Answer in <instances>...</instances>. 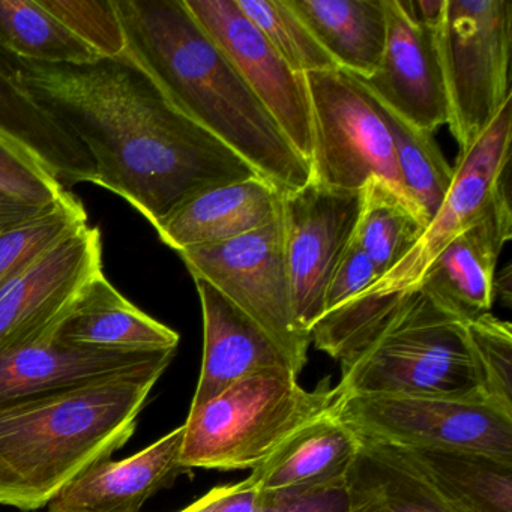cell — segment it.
I'll return each mask as SVG.
<instances>
[{
  "mask_svg": "<svg viewBox=\"0 0 512 512\" xmlns=\"http://www.w3.org/2000/svg\"><path fill=\"white\" fill-rule=\"evenodd\" d=\"M338 70L367 79L385 52V0H287Z\"/></svg>",
  "mask_w": 512,
  "mask_h": 512,
  "instance_id": "cb8c5ba5",
  "label": "cell"
},
{
  "mask_svg": "<svg viewBox=\"0 0 512 512\" xmlns=\"http://www.w3.org/2000/svg\"><path fill=\"white\" fill-rule=\"evenodd\" d=\"M307 83L313 116V181L356 193L376 178L407 199L391 136L370 92L341 70L308 74Z\"/></svg>",
  "mask_w": 512,
  "mask_h": 512,
  "instance_id": "9c48e42d",
  "label": "cell"
},
{
  "mask_svg": "<svg viewBox=\"0 0 512 512\" xmlns=\"http://www.w3.org/2000/svg\"><path fill=\"white\" fill-rule=\"evenodd\" d=\"M425 227L424 218L406 197L380 179L368 181L353 238L373 262L379 280L415 247Z\"/></svg>",
  "mask_w": 512,
  "mask_h": 512,
  "instance_id": "484cf974",
  "label": "cell"
},
{
  "mask_svg": "<svg viewBox=\"0 0 512 512\" xmlns=\"http://www.w3.org/2000/svg\"><path fill=\"white\" fill-rule=\"evenodd\" d=\"M283 194L265 179H247L202 191L182 203L155 230L178 251L220 244L268 226L281 215Z\"/></svg>",
  "mask_w": 512,
  "mask_h": 512,
  "instance_id": "ffe728a7",
  "label": "cell"
},
{
  "mask_svg": "<svg viewBox=\"0 0 512 512\" xmlns=\"http://www.w3.org/2000/svg\"><path fill=\"white\" fill-rule=\"evenodd\" d=\"M17 65L35 100L88 151L95 185L122 197L154 229L196 194L259 176L179 112L125 53L83 65Z\"/></svg>",
  "mask_w": 512,
  "mask_h": 512,
  "instance_id": "6da1fadb",
  "label": "cell"
},
{
  "mask_svg": "<svg viewBox=\"0 0 512 512\" xmlns=\"http://www.w3.org/2000/svg\"><path fill=\"white\" fill-rule=\"evenodd\" d=\"M377 280L379 275L374 269L373 262L368 259L361 245L353 238L329 281L325 301H323V313L352 301L353 298L370 289Z\"/></svg>",
  "mask_w": 512,
  "mask_h": 512,
  "instance_id": "e575fe53",
  "label": "cell"
},
{
  "mask_svg": "<svg viewBox=\"0 0 512 512\" xmlns=\"http://www.w3.org/2000/svg\"><path fill=\"white\" fill-rule=\"evenodd\" d=\"M0 47L20 61L83 65L101 59L38 0H0Z\"/></svg>",
  "mask_w": 512,
  "mask_h": 512,
  "instance_id": "4316f807",
  "label": "cell"
},
{
  "mask_svg": "<svg viewBox=\"0 0 512 512\" xmlns=\"http://www.w3.org/2000/svg\"><path fill=\"white\" fill-rule=\"evenodd\" d=\"M362 191L332 190L311 179L283 196L281 223L293 316L310 337L322 317L332 274L355 235Z\"/></svg>",
  "mask_w": 512,
  "mask_h": 512,
  "instance_id": "8fae6325",
  "label": "cell"
},
{
  "mask_svg": "<svg viewBox=\"0 0 512 512\" xmlns=\"http://www.w3.org/2000/svg\"><path fill=\"white\" fill-rule=\"evenodd\" d=\"M332 410L362 439L410 451H473L512 460V412L496 404L370 394L337 398Z\"/></svg>",
  "mask_w": 512,
  "mask_h": 512,
  "instance_id": "ba28073f",
  "label": "cell"
},
{
  "mask_svg": "<svg viewBox=\"0 0 512 512\" xmlns=\"http://www.w3.org/2000/svg\"><path fill=\"white\" fill-rule=\"evenodd\" d=\"M166 367L0 409V505L37 511L136 431Z\"/></svg>",
  "mask_w": 512,
  "mask_h": 512,
  "instance_id": "3957f363",
  "label": "cell"
},
{
  "mask_svg": "<svg viewBox=\"0 0 512 512\" xmlns=\"http://www.w3.org/2000/svg\"><path fill=\"white\" fill-rule=\"evenodd\" d=\"M136 62L167 100L214 134L281 194L313 179L271 113L203 31L184 0H115Z\"/></svg>",
  "mask_w": 512,
  "mask_h": 512,
  "instance_id": "7a4b0ae2",
  "label": "cell"
},
{
  "mask_svg": "<svg viewBox=\"0 0 512 512\" xmlns=\"http://www.w3.org/2000/svg\"><path fill=\"white\" fill-rule=\"evenodd\" d=\"M101 274V232L88 224L0 293V353L52 337Z\"/></svg>",
  "mask_w": 512,
  "mask_h": 512,
  "instance_id": "4fadbf2b",
  "label": "cell"
},
{
  "mask_svg": "<svg viewBox=\"0 0 512 512\" xmlns=\"http://www.w3.org/2000/svg\"><path fill=\"white\" fill-rule=\"evenodd\" d=\"M466 323L422 290L409 293L383 328L341 361L337 398L385 394L490 403Z\"/></svg>",
  "mask_w": 512,
  "mask_h": 512,
  "instance_id": "277c9868",
  "label": "cell"
},
{
  "mask_svg": "<svg viewBox=\"0 0 512 512\" xmlns=\"http://www.w3.org/2000/svg\"><path fill=\"white\" fill-rule=\"evenodd\" d=\"M349 512H463L407 449L362 439L346 475Z\"/></svg>",
  "mask_w": 512,
  "mask_h": 512,
  "instance_id": "7402d4cb",
  "label": "cell"
},
{
  "mask_svg": "<svg viewBox=\"0 0 512 512\" xmlns=\"http://www.w3.org/2000/svg\"><path fill=\"white\" fill-rule=\"evenodd\" d=\"M203 31L220 47L248 88L271 113L293 148L311 166L313 116L307 76L272 49L235 0H184Z\"/></svg>",
  "mask_w": 512,
  "mask_h": 512,
  "instance_id": "7c38bea8",
  "label": "cell"
},
{
  "mask_svg": "<svg viewBox=\"0 0 512 512\" xmlns=\"http://www.w3.org/2000/svg\"><path fill=\"white\" fill-rule=\"evenodd\" d=\"M385 52L379 67L359 83L386 109L433 134L448 125L449 106L437 29L419 22L409 0H385Z\"/></svg>",
  "mask_w": 512,
  "mask_h": 512,
  "instance_id": "5bb4252c",
  "label": "cell"
},
{
  "mask_svg": "<svg viewBox=\"0 0 512 512\" xmlns=\"http://www.w3.org/2000/svg\"><path fill=\"white\" fill-rule=\"evenodd\" d=\"M511 238L512 212L505 187L481 218L443 248L418 289L464 322L490 313L497 260Z\"/></svg>",
  "mask_w": 512,
  "mask_h": 512,
  "instance_id": "2e32d148",
  "label": "cell"
},
{
  "mask_svg": "<svg viewBox=\"0 0 512 512\" xmlns=\"http://www.w3.org/2000/svg\"><path fill=\"white\" fill-rule=\"evenodd\" d=\"M466 326L485 398L512 412L511 323L485 313Z\"/></svg>",
  "mask_w": 512,
  "mask_h": 512,
  "instance_id": "4dcf8cb0",
  "label": "cell"
},
{
  "mask_svg": "<svg viewBox=\"0 0 512 512\" xmlns=\"http://www.w3.org/2000/svg\"><path fill=\"white\" fill-rule=\"evenodd\" d=\"M335 401L334 388L307 391L290 368L257 371L190 410L182 466L188 472L254 470Z\"/></svg>",
  "mask_w": 512,
  "mask_h": 512,
  "instance_id": "5b68a950",
  "label": "cell"
},
{
  "mask_svg": "<svg viewBox=\"0 0 512 512\" xmlns=\"http://www.w3.org/2000/svg\"><path fill=\"white\" fill-rule=\"evenodd\" d=\"M77 40L100 58H119L127 50L115 0H38Z\"/></svg>",
  "mask_w": 512,
  "mask_h": 512,
  "instance_id": "1f68e13d",
  "label": "cell"
},
{
  "mask_svg": "<svg viewBox=\"0 0 512 512\" xmlns=\"http://www.w3.org/2000/svg\"><path fill=\"white\" fill-rule=\"evenodd\" d=\"M361 445L362 437L331 406L290 436L248 478L260 490L334 484L346 479Z\"/></svg>",
  "mask_w": 512,
  "mask_h": 512,
  "instance_id": "603a6c76",
  "label": "cell"
},
{
  "mask_svg": "<svg viewBox=\"0 0 512 512\" xmlns=\"http://www.w3.org/2000/svg\"><path fill=\"white\" fill-rule=\"evenodd\" d=\"M178 254L193 278L211 284L268 332L299 376L311 337L293 316L281 215L247 235L184 248Z\"/></svg>",
  "mask_w": 512,
  "mask_h": 512,
  "instance_id": "30bf717a",
  "label": "cell"
},
{
  "mask_svg": "<svg viewBox=\"0 0 512 512\" xmlns=\"http://www.w3.org/2000/svg\"><path fill=\"white\" fill-rule=\"evenodd\" d=\"M50 338L121 353L176 352L179 344L178 332L128 301L104 274L83 290Z\"/></svg>",
  "mask_w": 512,
  "mask_h": 512,
  "instance_id": "44dd1931",
  "label": "cell"
},
{
  "mask_svg": "<svg viewBox=\"0 0 512 512\" xmlns=\"http://www.w3.org/2000/svg\"><path fill=\"white\" fill-rule=\"evenodd\" d=\"M67 188L31 158L0 140V193L32 206L55 205Z\"/></svg>",
  "mask_w": 512,
  "mask_h": 512,
  "instance_id": "d6a6232c",
  "label": "cell"
},
{
  "mask_svg": "<svg viewBox=\"0 0 512 512\" xmlns=\"http://www.w3.org/2000/svg\"><path fill=\"white\" fill-rule=\"evenodd\" d=\"M437 44L448 95V127L461 152L512 97V2L445 0Z\"/></svg>",
  "mask_w": 512,
  "mask_h": 512,
  "instance_id": "8992f818",
  "label": "cell"
},
{
  "mask_svg": "<svg viewBox=\"0 0 512 512\" xmlns=\"http://www.w3.org/2000/svg\"><path fill=\"white\" fill-rule=\"evenodd\" d=\"M256 512H349L346 479L320 487L262 490Z\"/></svg>",
  "mask_w": 512,
  "mask_h": 512,
  "instance_id": "836d02e7",
  "label": "cell"
},
{
  "mask_svg": "<svg viewBox=\"0 0 512 512\" xmlns=\"http://www.w3.org/2000/svg\"><path fill=\"white\" fill-rule=\"evenodd\" d=\"M511 101L512 97L502 104L469 148L458 152L451 188L415 247L385 277L346 304L389 319L404 298L418 290L425 271L443 248L490 208L506 187L512 142Z\"/></svg>",
  "mask_w": 512,
  "mask_h": 512,
  "instance_id": "52a82bcc",
  "label": "cell"
},
{
  "mask_svg": "<svg viewBox=\"0 0 512 512\" xmlns=\"http://www.w3.org/2000/svg\"><path fill=\"white\" fill-rule=\"evenodd\" d=\"M55 205L41 208V206L28 205V203L20 202V200L14 199V197L0 193V232L26 223V221L32 220V218L49 211V209L53 208Z\"/></svg>",
  "mask_w": 512,
  "mask_h": 512,
  "instance_id": "8d00e7d4",
  "label": "cell"
},
{
  "mask_svg": "<svg viewBox=\"0 0 512 512\" xmlns=\"http://www.w3.org/2000/svg\"><path fill=\"white\" fill-rule=\"evenodd\" d=\"M175 352L121 353L55 338L0 353V409L125 374L169 367Z\"/></svg>",
  "mask_w": 512,
  "mask_h": 512,
  "instance_id": "9a60e30c",
  "label": "cell"
},
{
  "mask_svg": "<svg viewBox=\"0 0 512 512\" xmlns=\"http://www.w3.org/2000/svg\"><path fill=\"white\" fill-rule=\"evenodd\" d=\"M376 104L394 145L407 199L418 209L428 226L451 188L454 167L449 166L443 157L433 134L407 124L377 100Z\"/></svg>",
  "mask_w": 512,
  "mask_h": 512,
  "instance_id": "83f0119b",
  "label": "cell"
},
{
  "mask_svg": "<svg viewBox=\"0 0 512 512\" xmlns=\"http://www.w3.org/2000/svg\"><path fill=\"white\" fill-rule=\"evenodd\" d=\"M407 451L463 512H512V460L473 451Z\"/></svg>",
  "mask_w": 512,
  "mask_h": 512,
  "instance_id": "d4e9b609",
  "label": "cell"
},
{
  "mask_svg": "<svg viewBox=\"0 0 512 512\" xmlns=\"http://www.w3.org/2000/svg\"><path fill=\"white\" fill-rule=\"evenodd\" d=\"M260 491L259 485L247 478L236 484L212 488L205 496L178 512H256Z\"/></svg>",
  "mask_w": 512,
  "mask_h": 512,
  "instance_id": "d590c367",
  "label": "cell"
},
{
  "mask_svg": "<svg viewBox=\"0 0 512 512\" xmlns=\"http://www.w3.org/2000/svg\"><path fill=\"white\" fill-rule=\"evenodd\" d=\"M184 425L133 457L104 460L65 487L47 512H140L146 500L169 487L181 473Z\"/></svg>",
  "mask_w": 512,
  "mask_h": 512,
  "instance_id": "ac0fdd59",
  "label": "cell"
},
{
  "mask_svg": "<svg viewBox=\"0 0 512 512\" xmlns=\"http://www.w3.org/2000/svg\"><path fill=\"white\" fill-rule=\"evenodd\" d=\"M19 59L0 47V140L43 167L65 188L97 184V169L82 143L26 89Z\"/></svg>",
  "mask_w": 512,
  "mask_h": 512,
  "instance_id": "d6986e66",
  "label": "cell"
},
{
  "mask_svg": "<svg viewBox=\"0 0 512 512\" xmlns=\"http://www.w3.org/2000/svg\"><path fill=\"white\" fill-rule=\"evenodd\" d=\"M85 226L88 212L68 190L49 211L0 232V293Z\"/></svg>",
  "mask_w": 512,
  "mask_h": 512,
  "instance_id": "f1b7e54d",
  "label": "cell"
},
{
  "mask_svg": "<svg viewBox=\"0 0 512 512\" xmlns=\"http://www.w3.org/2000/svg\"><path fill=\"white\" fill-rule=\"evenodd\" d=\"M239 10L259 29L272 49L295 73L338 70L310 29L289 7L287 0H235Z\"/></svg>",
  "mask_w": 512,
  "mask_h": 512,
  "instance_id": "f546056e",
  "label": "cell"
},
{
  "mask_svg": "<svg viewBox=\"0 0 512 512\" xmlns=\"http://www.w3.org/2000/svg\"><path fill=\"white\" fill-rule=\"evenodd\" d=\"M194 283L202 304L205 344L190 410L199 409L257 371L281 367L292 370L283 350L265 329L205 280L194 278Z\"/></svg>",
  "mask_w": 512,
  "mask_h": 512,
  "instance_id": "e0dca14e",
  "label": "cell"
}]
</instances>
